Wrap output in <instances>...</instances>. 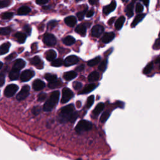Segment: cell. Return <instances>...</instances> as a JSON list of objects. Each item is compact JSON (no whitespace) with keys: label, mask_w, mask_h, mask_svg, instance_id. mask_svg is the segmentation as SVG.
Instances as JSON below:
<instances>
[{"label":"cell","mask_w":160,"mask_h":160,"mask_svg":"<svg viewBox=\"0 0 160 160\" xmlns=\"http://www.w3.org/2000/svg\"><path fill=\"white\" fill-rule=\"evenodd\" d=\"M94 96L91 95L90 97H88V100H87V108H90L91 107V106L93 105V103H94Z\"/></svg>","instance_id":"obj_39"},{"label":"cell","mask_w":160,"mask_h":160,"mask_svg":"<svg viewBox=\"0 0 160 160\" xmlns=\"http://www.w3.org/2000/svg\"><path fill=\"white\" fill-rule=\"evenodd\" d=\"M12 32V28L10 27H5L0 28V35H8Z\"/></svg>","instance_id":"obj_35"},{"label":"cell","mask_w":160,"mask_h":160,"mask_svg":"<svg viewBox=\"0 0 160 160\" xmlns=\"http://www.w3.org/2000/svg\"><path fill=\"white\" fill-rule=\"evenodd\" d=\"M41 112V108L39 106H35L32 110V113H33L35 115H38Z\"/></svg>","instance_id":"obj_47"},{"label":"cell","mask_w":160,"mask_h":160,"mask_svg":"<svg viewBox=\"0 0 160 160\" xmlns=\"http://www.w3.org/2000/svg\"><path fill=\"white\" fill-rule=\"evenodd\" d=\"M84 70V66L83 65H81L76 68L75 72H81L83 71Z\"/></svg>","instance_id":"obj_53"},{"label":"cell","mask_w":160,"mask_h":160,"mask_svg":"<svg viewBox=\"0 0 160 160\" xmlns=\"http://www.w3.org/2000/svg\"><path fill=\"white\" fill-rule=\"evenodd\" d=\"M155 63H159V58H157L156 61Z\"/></svg>","instance_id":"obj_59"},{"label":"cell","mask_w":160,"mask_h":160,"mask_svg":"<svg viewBox=\"0 0 160 160\" xmlns=\"http://www.w3.org/2000/svg\"><path fill=\"white\" fill-rule=\"evenodd\" d=\"M107 60H103L101 63L100 65L98 67V69L101 71H104L106 69V66H107Z\"/></svg>","instance_id":"obj_40"},{"label":"cell","mask_w":160,"mask_h":160,"mask_svg":"<svg viewBox=\"0 0 160 160\" xmlns=\"http://www.w3.org/2000/svg\"><path fill=\"white\" fill-rule=\"evenodd\" d=\"M101 61V57L100 56H97V57H96L90 61H88V65L89 66H91V67H93L95 65H97V64H98Z\"/></svg>","instance_id":"obj_32"},{"label":"cell","mask_w":160,"mask_h":160,"mask_svg":"<svg viewBox=\"0 0 160 160\" xmlns=\"http://www.w3.org/2000/svg\"><path fill=\"white\" fill-rule=\"evenodd\" d=\"M43 41L47 46H53L56 45L57 40L56 37L53 35L46 34L43 38Z\"/></svg>","instance_id":"obj_7"},{"label":"cell","mask_w":160,"mask_h":160,"mask_svg":"<svg viewBox=\"0 0 160 160\" xmlns=\"http://www.w3.org/2000/svg\"><path fill=\"white\" fill-rule=\"evenodd\" d=\"M12 3V0H0V8L9 6Z\"/></svg>","instance_id":"obj_36"},{"label":"cell","mask_w":160,"mask_h":160,"mask_svg":"<svg viewBox=\"0 0 160 160\" xmlns=\"http://www.w3.org/2000/svg\"><path fill=\"white\" fill-rule=\"evenodd\" d=\"M145 14H140V15H137L135 18L134 19L133 21V23L131 24V27L133 28L134 26H136L138 23H139L141 21L143 20V19L145 18Z\"/></svg>","instance_id":"obj_30"},{"label":"cell","mask_w":160,"mask_h":160,"mask_svg":"<svg viewBox=\"0 0 160 160\" xmlns=\"http://www.w3.org/2000/svg\"><path fill=\"white\" fill-rule=\"evenodd\" d=\"M99 78H100L99 73L97 71H93L89 74L88 80L90 82H94L98 81Z\"/></svg>","instance_id":"obj_26"},{"label":"cell","mask_w":160,"mask_h":160,"mask_svg":"<svg viewBox=\"0 0 160 160\" xmlns=\"http://www.w3.org/2000/svg\"><path fill=\"white\" fill-rule=\"evenodd\" d=\"M153 48L154 49H156V50H158V49H159V48H160V42H159V38H157L156 40L155 41V44H154Z\"/></svg>","instance_id":"obj_48"},{"label":"cell","mask_w":160,"mask_h":160,"mask_svg":"<svg viewBox=\"0 0 160 160\" xmlns=\"http://www.w3.org/2000/svg\"><path fill=\"white\" fill-rule=\"evenodd\" d=\"M63 63V62L62 59H60V58L55 59V60H54L53 61H52L51 66H55V67H59V66H62Z\"/></svg>","instance_id":"obj_37"},{"label":"cell","mask_w":160,"mask_h":160,"mask_svg":"<svg viewBox=\"0 0 160 160\" xmlns=\"http://www.w3.org/2000/svg\"><path fill=\"white\" fill-rule=\"evenodd\" d=\"M65 23L70 27H74L77 23V18L73 16H68L65 19Z\"/></svg>","instance_id":"obj_17"},{"label":"cell","mask_w":160,"mask_h":160,"mask_svg":"<svg viewBox=\"0 0 160 160\" xmlns=\"http://www.w3.org/2000/svg\"><path fill=\"white\" fill-rule=\"evenodd\" d=\"M143 10H144L143 6L140 3H138L136 6V12L138 13H140L143 12Z\"/></svg>","instance_id":"obj_41"},{"label":"cell","mask_w":160,"mask_h":160,"mask_svg":"<svg viewBox=\"0 0 160 160\" xmlns=\"http://www.w3.org/2000/svg\"><path fill=\"white\" fill-rule=\"evenodd\" d=\"M35 76V72L32 70H27L21 73L20 76V79L22 81H28L30 80Z\"/></svg>","instance_id":"obj_8"},{"label":"cell","mask_w":160,"mask_h":160,"mask_svg":"<svg viewBox=\"0 0 160 160\" xmlns=\"http://www.w3.org/2000/svg\"><path fill=\"white\" fill-rule=\"evenodd\" d=\"M110 115V114L109 112H104L102 114V116L101 117V121L102 123H104L106 120H107L108 119Z\"/></svg>","instance_id":"obj_43"},{"label":"cell","mask_w":160,"mask_h":160,"mask_svg":"<svg viewBox=\"0 0 160 160\" xmlns=\"http://www.w3.org/2000/svg\"><path fill=\"white\" fill-rule=\"evenodd\" d=\"M74 107L73 104H69L61 109L59 114V120L61 123L68 121L73 122L78 118L77 113L74 111Z\"/></svg>","instance_id":"obj_1"},{"label":"cell","mask_w":160,"mask_h":160,"mask_svg":"<svg viewBox=\"0 0 160 160\" xmlns=\"http://www.w3.org/2000/svg\"><path fill=\"white\" fill-rule=\"evenodd\" d=\"M31 12V9L28 6H22L18 9L17 14L18 15H26Z\"/></svg>","instance_id":"obj_29"},{"label":"cell","mask_w":160,"mask_h":160,"mask_svg":"<svg viewBox=\"0 0 160 160\" xmlns=\"http://www.w3.org/2000/svg\"><path fill=\"white\" fill-rule=\"evenodd\" d=\"M133 8H134V5L133 3H131L130 4H128L127 5L126 9H125V13L126 14V15L128 16V17L131 18L133 16Z\"/></svg>","instance_id":"obj_24"},{"label":"cell","mask_w":160,"mask_h":160,"mask_svg":"<svg viewBox=\"0 0 160 160\" xmlns=\"http://www.w3.org/2000/svg\"><path fill=\"white\" fill-rule=\"evenodd\" d=\"M19 76V71L12 69V70L10 71L9 77L11 80H16L18 79Z\"/></svg>","instance_id":"obj_28"},{"label":"cell","mask_w":160,"mask_h":160,"mask_svg":"<svg viewBox=\"0 0 160 160\" xmlns=\"http://www.w3.org/2000/svg\"><path fill=\"white\" fill-rule=\"evenodd\" d=\"M97 2H98V0H89V3L92 5H97Z\"/></svg>","instance_id":"obj_56"},{"label":"cell","mask_w":160,"mask_h":160,"mask_svg":"<svg viewBox=\"0 0 160 160\" xmlns=\"http://www.w3.org/2000/svg\"><path fill=\"white\" fill-rule=\"evenodd\" d=\"M45 78L48 81V82H53L57 80V76L56 74H50V73H46L45 75Z\"/></svg>","instance_id":"obj_33"},{"label":"cell","mask_w":160,"mask_h":160,"mask_svg":"<svg viewBox=\"0 0 160 160\" xmlns=\"http://www.w3.org/2000/svg\"><path fill=\"white\" fill-rule=\"evenodd\" d=\"M83 87V84L81 83L78 82V81H75L73 83V87L74 90H80Z\"/></svg>","instance_id":"obj_42"},{"label":"cell","mask_w":160,"mask_h":160,"mask_svg":"<svg viewBox=\"0 0 160 160\" xmlns=\"http://www.w3.org/2000/svg\"><path fill=\"white\" fill-rule=\"evenodd\" d=\"M125 21V18L124 16H121L118 19L116 20V21L115 22V28L117 30H120L121 29V28L123 26V24Z\"/></svg>","instance_id":"obj_25"},{"label":"cell","mask_w":160,"mask_h":160,"mask_svg":"<svg viewBox=\"0 0 160 160\" xmlns=\"http://www.w3.org/2000/svg\"><path fill=\"white\" fill-rule=\"evenodd\" d=\"M14 14L12 12H5L1 15V18L3 19H10L13 16Z\"/></svg>","instance_id":"obj_38"},{"label":"cell","mask_w":160,"mask_h":160,"mask_svg":"<svg viewBox=\"0 0 160 160\" xmlns=\"http://www.w3.org/2000/svg\"><path fill=\"white\" fill-rule=\"evenodd\" d=\"M45 87V83L40 80L37 79L35 80L33 83V88L35 91H40L43 89Z\"/></svg>","instance_id":"obj_13"},{"label":"cell","mask_w":160,"mask_h":160,"mask_svg":"<svg viewBox=\"0 0 160 160\" xmlns=\"http://www.w3.org/2000/svg\"><path fill=\"white\" fill-rule=\"evenodd\" d=\"M25 65L26 62L24 60L21 59H18L15 61L13 69L20 71L21 69H23L25 66Z\"/></svg>","instance_id":"obj_14"},{"label":"cell","mask_w":160,"mask_h":160,"mask_svg":"<svg viewBox=\"0 0 160 160\" xmlns=\"http://www.w3.org/2000/svg\"><path fill=\"white\" fill-rule=\"evenodd\" d=\"M76 1H77V2H80V1H81V0H76Z\"/></svg>","instance_id":"obj_60"},{"label":"cell","mask_w":160,"mask_h":160,"mask_svg":"<svg viewBox=\"0 0 160 160\" xmlns=\"http://www.w3.org/2000/svg\"><path fill=\"white\" fill-rule=\"evenodd\" d=\"M24 30L25 31L26 33H27L29 35L31 34V28L29 25H25L23 28Z\"/></svg>","instance_id":"obj_51"},{"label":"cell","mask_w":160,"mask_h":160,"mask_svg":"<svg viewBox=\"0 0 160 160\" xmlns=\"http://www.w3.org/2000/svg\"><path fill=\"white\" fill-rule=\"evenodd\" d=\"M104 108V103H98L93 111V115L95 116H98L100 114V113H101V111L103 110Z\"/></svg>","instance_id":"obj_21"},{"label":"cell","mask_w":160,"mask_h":160,"mask_svg":"<svg viewBox=\"0 0 160 160\" xmlns=\"http://www.w3.org/2000/svg\"><path fill=\"white\" fill-rule=\"evenodd\" d=\"M73 93L71 90L67 88H63L62 91V98L61 102L62 103H66L68 102L73 97Z\"/></svg>","instance_id":"obj_4"},{"label":"cell","mask_w":160,"mask_h":160,"mask_svg":"<svg viewBox=\"0 0 160 160\" xmlns=\"http://www.w3.org/2000/svg\"><path fill=\"white\" fill-rule=\"evenodd\" d=\"M115 37V35L113 32H110V33H106L104 35L102 38V41L104 43H108L111 41Z\"/></svg>","instance_id":"obj_15"},{"label":"cell","mask_w":160,"mask_h":160,"mask_svg":"<svg viewBox=\"0 0 160 160\" xmlns=\"http://www.w3.org/2000/svg\"><path fill=\"white\" fill-rule=\"evenodd\" d=\"M75 31L82 36H84L87 33V27L84 25H79L75 28Z\"/></svg>","instance_id":"obj_18"},{"label":"cell","mask_w":160,"mask_h":160,"mask_svg":"<svg viewBox=\"0 0 160 160\" xmlns=\"http://www.w3.org/2000/svg\"><path fill=\"white\" fill-rule=\"evenodd\" d=\"M10 46L11 44L9 42H7L0 46V55H5L6 53H8L9 49Z\"/></svg>","instance_id":"obj_27"},{"label":"cell","mask_w":160,"mask_h":160,"mask_svg":"<svg viewBox=\"0 0 160 160\" xmlns=\"http://www.w3.org/2000/svg\"><path fill=\"white\" fill-rule=\"evenodd\" d=\"M59 98H60V92L58 91H53L51 93L49 98L45 103L43 108V111L46 112L51 111L53 109V108H54L57 104L59 101Z\"/></svg>","instance_id":"obj_2"},{"label":"cell","mask_w":160,"mask_h":160,"mask_svg":"<svg viewBox=\"0 0 160 160\" xmlns=\"http://www.w3.org/2000/svg\"><path fill=\"white\" fill-rule=\"evenodd\" d=\"M94 15V12H93V10H90L89 11V12H88L87 13V17L88 18H91V16H93Z\"/></svg>","instance_id":"obj_54"},{"label":"cell","mask_w":160,"mask_h":160,"mask_svg":"<svg viewBox=\"0 0 160 160\" xmlns=\"http://www.w3.org/2000/svg\"><path fill=\"white\" fill-rule=\"evenodd\" d=\"M45 56H46V58L47 59V60L53 61L54 60H55V58L56 57V53L55 51L53 50V49L48 50L45 53Z\"/></svg>","instance_id":"obj_19"},{"label":"cell","mask_w":160,"mask_h":160,"mask_svg":"<svg viewBox=\"0 0 160 160\" xmlns=\"http://www.w3.org/2000/svg\"><path fill=\"white\" fill-rule=\"evenodd\" d=\"M87 8H85V9L82 11V12H80L77 14V16L79 20H82L84 18L85 13H87Z\"/></svg>","instance_id":"obj_46"},{"label":"cell","mask_w":160,"mask_h":160,"mask_svg":"<svg viewBox=\"0 0 160 160\" xmlns=\"http://www.w3.org/2000/svg\"><path fill=\"white\" fill-rule=\"evenodd\" d=\"M63 85V82L61 80H56L53 82H49L48 83V87L51 89H54L57 88L59 87H61Z\"/></svg>","instance_id":"obj_23"},{"label":"cell","mask_w":160,"mask_h":160,"mask_svg":"<svg viewBox=\"0 0 160 160\" xmlns=\"http://www.w3.org/2000/svg\"><path fill=\"white\" fill-rule=\"evenodd\" d=\"M133 2H134L137 1V0H133ZM140 1L143 2V3H144V5H146V6H148L149 3H150V0H140Z\"/></svg>","instance_id":"obj_55"},{"label":"cell","mask_w":160,"mask_h":160,"mask_svg":"<svg viewBox=\"0 0 160 160\" xmlns=\"http://www.w3.org/2000/svg\"><path fill=\"white\" fill-rule=\"evenodd\" d=\"M15 37L16 38V40L19 43L23 44L25 43V41L26 39V34L23 33H20V32H18V33H16L15 35Z\"/></svg>","instance_id":"obj_20"},{"label":"cell","mask_w":160,"mask_h":160,"mask_svg":"<svg viewBox=\"0 0 160 160\" xmlns=\"http://www.w3.org/2000/svg\"><path fill=\"white\" fill-rule=\"evenodd\" d=\"M104 31V28L101 25H96L94 26L91 30V34L93 36L99 37Z\"/></svg>","instance_id":"obj_11"},{"label":"cell","mask_w":160,"mask_h":160,"mask_svg":"<svg viewBox=\"0 0 160 160\" xmlns=\"http://www.w3.org/2000/svg\"><path fill=\"white\" fill-rule=\"evenodd\" d=\"M58 23L57 21H55V20H52V21H50L48 23L47 25V27L48 29H53L54 28L56 25H57Z\"/></svg>","instance_id":"obj_45"},{"label":"cell","mask_w":160,"mask_h":160,"mask_svg":"<svg viewBox=\"0 0 160 160\" xmlns=\"http://www.w3.org/2000/svg\"><path fill=\"white\" fill-rule=\"evenodd\" d=\"M116 1H114V0H113L110 5L108 6H106L103 8V12L104 15H109L110 13L113 12V11L116 9Z\"/></svg>","instance_id":"obj_10"},{"label":"cell","mask_w":160,"mask_h":160,"mask_svg":"<svg viewBox=\"0 0 160 160\" xmlns=\"http://www.w3.org/2000/svg\"><path fill=\"white\" fill-rule=\"evenodd\" d=\"M96 88V85L94 84H90L87 85L85 88H83L82 91H81L79 94H88L90 92H91L93 90H94Z\"/></svg>","instance_id":"obj_22"},{"label":"cell","mask_w":160,"mask_h":160,"mask_svg":"<svg viewBox=\"0 0 160 160\" xmlns=\"http://www.w3.org/2000/svg\"><path fill=\"white\" fill-rule=\"evenodd\" d=\"M122 1H123V2H124V1H125V0H122Z\"/></svg>","instance_id":"obj_61"},{"label":"cell","mask_w":160,"mask_h":160,"mask_svg":"<svg viewBox=\"0 0 160 160\" xmlns=\"http://www.w3.org/2000/svg\"><path fill=\"white\" fill-rule=\"evenodd\" d=\"M78 160H81V159H78Z\"/></svg>","instance_id":"obj_62"},{"label":"cell","mask_w":160,"mask_h":160,"mask_svg":"<svg viewBox=\"0 0 160 160\" xmlns=\"http://www.w3.org/2000/svg\"><path fill=\"white\" fill-rule=\"evenodd\" d=\"M3 66V63H2L1 61H0V69H1Z\"/></svg>","instance_id":"obj_58"},{"label":"cell","mask_w":160,"mask_h":160,"mask_svg":"<svg viewBox=\"0 0 160 160\" xmlns=\"http://www.w3.org/2000/svg\"><path fill=\"white\" fill-rule=\"evenodd\" d=\"M18 90V87L16 84H9L5 90V95L7 98L12 97Z\"/></svg>","instance_id":"obj_5"},{"label":"cell","mask_w":160,"mask_h":160,"mask_svg":"<svg viewBox=\"0 0 160 160\" xmlns=\"http://www.w3.org/2000/svg\"><path fill=\"white\" fill-rule=\"evenodd\" d=\"M79 60L77 56L74 55H71L70 56H68L65 61H64V65L66 66H70L75 65L78 62Z\"/></svg>","instance_id":"obj_9"},{"label":"cell","mask_w":160,"mask_h":160,"mask_svg":"<svg viewBox=\"0 0 160 160\" xmlns=\"http://www.w3.org/2000/svg\"><path fill=\"white\" fill-rule=\"evenodd\" d=\"M92 128V124L87 120H81L77 125L75 130L77 132L80 133L84 131H87Z\"/></svg>","instance_id":"obj_3"},{"label":"cell","mask_w":160,"mask_h":160,"mask_svg":"<svg viewBox=\"0 0 160 160\" xmlns=\"http://www.w3.org/2000/svg\"><path fill=\"white\" fill-rule=\"evenodd\" d=\"M46 97H47V94L46 93H41L39 94V95L38 96V101H40V102L46 100Z\"/></svg>","instance_id":"obj_44"},{"label":"cell","mask_w":160,"mask_h":160,"mask_svg":"<svg viewBox=\"0 0 160 160\" xmlns=\"http://www.w3.org/2000/svg\"><path fill=\"white\" fill-rule=\"evenodd\" d=\"M77 77V73L73 71H68L63 74V78L66 81H70Z\"/></svg>","instance_id":"obj_16"},{"label":"cell","mask_w":160,"mask_h":160,"mask_svg":"<svg viewBox=\"0 0 160 160\" xmlns=\"http://www.w3.org/2000/svg\"><path fill=\"white\" fill-rule=\"evenodd\" d=\"M114 20H115V17H113V18H111L109 21H108V25H111L112 24H113V23H114Z\"/></svg>","instance_id":"obj_57"},{"label":"cell","mask_w":160,"mask_h":160,"mask_svg":"<svg viewBox=\"0 0 160 160\" xmlns=\"http://www.w3.org/2000/svg\"><path fill=\"white\" fill-rule=\"evenodd\" d=\"M38 5H45L48 2V0H36Z\"/></svg>","instance_id":"obj_52"},{"label":"cell","mask_w":160,"mask_h":160,"mask_svg":"<svg viewBox=\"0 0 160 160\" xmlns=\"http://www.w3.org/2000/svg\"><path fill=\"white\" fill-rule=\"evenodd\" d=\"M5 81V74L3 73H0V87L3 86Z\"/></svg>","instance_id":"obj_49"},{"label":"cell","mask_w":160,"mask_h":160,"mask_svg":"<svg viewBox=\"0 0 160 160\" xmlns=\"http://www.w3.org/2000/svg\"><path fill=\"white\" fill-rule=\"evenodd\" d=\"M29 90L30 88L28 85H25V86L22 88L19 93L17 94L16 99L18 101H21L26 98L29 94Z\"/></svg>","instance_id":"obj_6"},{"label":"cell","mask_w":160,"mask_h":160,"mask_svg":"<svg viewBox=\"0 0 160 160\" xmlns=\"http://www.w3.org/2000/svg\"><path fill=\"white\" fill-rule=\"evenodd\" d=\"M31 64L35 66L38 69H42L43 68V62L39 58V56H35L30 60Z\"/></svg>","instance_id":"obj_12"},{"label":"cell","mask_w":160,"mask_h":160,"mask_svg":"<svg viewBox=\"0 0 160 160\" xmlns=\"http://www.w3.org/2000/svg\"><path fill=\"white\" fill-rule=\"evenodd\" d=\"M153 69V63H149L148 65L145 66V68L143 69V73L145 74H148L152 71Z\"/></svg>","instance_id":"obj_34"},{"label":"cell","mask_w":160,"mask_h":160,"mask_svg":"<svg viewBox=\"0 0 160 160\" xmlns=\"http://www.w3.org/2000/svg\"><path fill=\"white\" fill-rule=\"evenodd\" d=\"M16 56H17L16 53H13L11 55H9L8 57H6V61H11V60H12L13 59H14L15 58H16Z\"/></svg>","instance_id":"obj_50"},{"label":"cell","mask_w":160,"mask_h":160,"mask_svg":"<svg viewBox=\"0 0 160 160\" xmlns=\"http://www.w3.org/2000/svg\"><path fill=\"white\" fill-rule=\"evenodd\" d=\"M63 42L65 45L67 46H70L75 43V39H74L73 36H68L63 39Z\"/></svg>","instance_id":"obj_31"}]
</instances>
